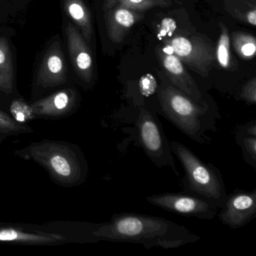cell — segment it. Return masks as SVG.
Instances as JSON below:
<instances>
[{
    "instance_id": "obj_9",
    "label": "cell",
    "mask_w": 256,
    "mask_h": 256,
    "mask_svg": "<svg viewBox=\"0 0 256 256\" xmlns=\"http://www.w3.org/2000/svg\"><path fill=\"white\" fill-rule=\"evenodd\" d=\"M67 48L72 66L84 86L91 88L94 82V64L89 44L70 20H65Z\"/></svg>"
},
{
    "instance_id": "obj_8",
    "label": "cell",
    "mask_w": 256,
    "mask_h": 256,
    "mask_svg": "<svg viewBox=\"0 0 256 256\" xmlns=\"http://www.w3.org/2000/svg\"><path fill=\"white\" fill-rule=\"evenodd\" d=\"M170 52L193 71L206 78L216 61L215 49L199 37L178 36L166 42Z\"/></svg>"
},
{
    "instance_id": "obj_27",
    "label": "cell",
    "mask_w": 256,
    "mask_h": 256,
    "mask_svg": "<svg viewBox=\"0 0 256 256\" xmlns=\"http://www.w3.org/2000/svg\"><path fill=\"white\" fill-rule=\"evenodd\" d=\"M236 128H239L241 131L250 136H254L256 137V120L253 119L251 121L242 124V125H238Z\"/></svg>"
},
{
    "instance_id": "obj_18",
    "label": "cell",
    "mask_w": 256,
    "mask_h": 256,
    "mask_svg": "<svg viewBox=\"0 0 256 256\" xmlns=\"http://www.w3.org/2000/svg\"><path fill=\"white\" fill-rule=\"evenodd\" d=\"M32 132L34 130L28 124H18L7 112L0 108V145L7 138Z\"/></svg>"
},
{
    "instance_id": "obj_13",
    "label": "cell",
    "mask_w": 256,
    "mask_h": 256,
    "mask_svg": "<svg viewBox=\"0 0 256 256\" xmlns=\"http://www.w3.org/2000/svg\"><path fill=\"white\" fill-rule=\"evenodd\" d=\"M60 234L47 232L36 227L0 224V242L22 245H48L65 240Z\"/></svg>"
},
{
    "instance_id": "obj_16",
    "label": "cell",
    "mask_w": 256,
    "mask_h": 256,
    "mask_svg": "<svg viewBox=\"0 0 256 256\" xmlns=\"http://www.w3.org/2000/svg\"><path fill=\"white\" fill-rule=\"evenodd\" d=\"M16 90L14 62L10 43L0 37V92L12 96Z\"/></svg>"
},
{
    "instance_id": "obj_11",
    "label": "cell",
    "mask_w": 256,
    "mask_h": 256,
    "mask_svg": "<svg viewBox=\"0 0 256 256\" xmlns=\"http://www.w3.org/2000/svg\"><path fill=\"white\" fill-rule=\"evenodd\" d=\"M80 94L74 88H66L30 103L36 118L61 119L74 114L80 107Z\"/></svg>"
},
{
    "instance_id": "obj_4",
    "label": "cell",
    "mask_w": 256,
    "mask_h": 256,
    "mask_svg": "<svg viewBox=\"0 0 256 256\" xmlns=\"http://www.w3.org/2000/svg\"><path fill=\"white\" fill-rule=\"evenodd\" d=\"M170 145L185 172L182 179V192L206 199L218 210L222 208L227 193L221 172L211 163L200 160L184 144L170 140Z\"/></svg>"
},
{
    "instance_id": "obj_17",
    "label": "cell",
    "mask_w": 256,
    "mask_h": 256,
    "mask_svg": "<svg viewBox=\"0 0 256 256\" xmlns=\"http://www.w3.org/2000/svg\"><path fill=\"white\" fill-rule=\"evenodd\" d=\"M226 7L235 18L256 25V1L254 0H227Z\"/></svg>"
},
{
    "instance_id": "obj_6",
    "label": "cell",
    "mask_w": 256,
    "mask_h": 256,
    "mask_svg": "<svg viewBox=\"0 0 256 256\" xmlns=\"http://www.w3.org/2000/svg\"><path fill=\"white\" fill-rule=\"evenodd\" d=\"M68 82V67L62 42L56 36L48 44L34 78L32 102L42 98L48 91L66 84Z\"/></svg>"
},
{
    "instance_id": "obj_7",
    "label": "cell",
    "mask_w": 256,
    "mask_h": 256,
    "mask_svg": "<svg viewBox=\"0 0 256 256\" xmlns=\"http://www.w3.org/2000/svg\"><path fill=\"white\" fill-rule=\"evenodd\" d=\"M146 199L154 206L182 216L211 220L218 214V208L214 203L185 192L152 194Z\"/></svg>"
},
{
    "instance_id": "obj_20",
    "label": "cell",
    "mask_w": 256,
    "mask_h": 256,
    "mask_svg": "<svg viewBox=\"0 0 256 256\" xmlns=\"http://www.w3.org/2000/svg\"><path fill=\"white\" fill-rule=\"evenodd\" d=\"M7 113L14 121L24 125L36 119L30 103L22 97H16L10 102Z\"/></svg>"
},
{
    "instance_id": "obj_3",
    "label": "cell",
    "mask_w": 256,
    "mask_h": 256,
    "mask_svg": "<svg viewBox=\"0 0 256 256\" xmlns=\"http://www.w3.org/2000/svg\"><path fill=\"white\" fill-rule=\"evenodd\" d=\"M14 154L44 168L58 185L80 186L88 178V163L84 154L78 146L70 142L43 140L17 150Z\"/></svg>"
},
{
    "instance_id": "obj_5",
    "label": "cell",
    "mask_w": 256,
    "mask_h": 256,
    "mask_svg": "<svg viewBox=\"0 0 256 256\" xmlns=\"http://www.w3.org/2000/svg\"><path fill=\"white\" fill-rule=\"evenodd\" d=\"M134 116L133 122L138 146L143 150L157 168H169L179 176L170 140L166 137L158 118L157 106L144 102L142 106L136 108V115Z\"/></svg>"
},
{
    "instance_id": "obj_15",
    "label": "cell",
    "mask_w": 256,
    "mask_h": 256,
    "mask_svg": "<svg viewBox=\"0 0 256 256\" xmlns=\"http://www.w3.org/2000/svg\"><path fill=\"white\" fill-rule=\"evenodd\" d=\"M62 8L67 18L80 31L90 46L94 37V26L90 12L83 0H62Z\"/></svg>"
},
{
    "instance_id": "obj_19",
    "label": "cell",
    "mask_w": 256,
    "mask_h": 256,
    "mask_svg": "<svg viewBox=\"0 0 256 256\" xmlns=\"http://www.w3.org/2000/svg\"><path fill=\"white\" fill-rule=\"evenodd\" d=\"M235 140L242 152V158L248 166L256 169V137L235 128Z\"/></svg>"
},
{
    "instance_id": "obj_24",
    "label": "cell",
    "mask_w": 256,
    "mask_h": 256,
    "mask_svg": "<svg viewBox=\"0 0 256 256\" xmlns=\"http://www.w3.org/2000/svg\"><path fill=\"white\" fill-rule=\"evenodd\" d=\"M236 101H242L248 106H254L256 104V78L248 80L241 86L239 92L235 95Z\"/></svg>"
},
{
    "instance_id": "obj_1",
    "label": "cell",
    "mask_w": 256,
    "mask_h": 256,
    "mask_svg": "<svg viewBox=\"0 0 256 256\" xmlns=\"http://www.w3.org/2000/svg\"><path fill=\"white\" fill-rule=\"evenodd\" d=\"M88 227L91 241L130 242L146 248H178L200 239L182 224L162 217L136 212L114 214L108 222Z\"/></svg>"
},
{
    "instance_id": "obj_25",
    "label": "cell",
    "mask_w": 256,
    "mask_h": 256,
    "mask_svg": "<svg viewBox=\"0 0 256 256\" xmlns=\"http://www.w3.org/2000/svg\"><path fill=\"white\" fill-rule=\"evenodd\" d=\"M157 91V83L152 74H144L139 82V92L142 97L148 98L156 94Z\"/></svg>"
},
{
    "instance_id": "obj_10",
    "label": "cell",
    "mask_w": 256,
    "mask_h": 256,
    "mask_svg": "<svg viewBox=\"0 0 256 256\" xmlns=\"http://www.w3.org/2000/svg\"><path fill=\"white\" fill-rule=\"evenodd\" d=\"M220 221L232 229L240 228L256 216V190H235L227 194L226 202L220 208Z\"/></svg>"
},
{
    "instance_id": "obj_22",
    "label": "cell",
    "mask_w": 256,
    "mask_h": 256,
    "mask_svg": "<svg viewBox=\"0 0 256 256\" xmlns=\"http://www.w3.org/2000/svg\"><path fill=\"white\" fill-rule=\"evenodd\" d=\"M220 34L218 44L216 49V60L218 65L224 70L230 67V36L227 26L222 23H220Z\"/></svg>"
},
{
    "instance_id": "obj_23",
    "label": "cell",
    "mask_w": 256,
    "mask_h": 256,
    "mask_svg": "<svg viewBox=\"0 0 256 256\" xmlns=\"http://www.w3.org/2000/svg\"><path fill=\"white\" fill-rule=\"evenodd\" d=\"M234 46L240 56L246 59L254 56L256 52V40L252 36L236 34L234 36Z\"/></svg>"
},
{
    "instance_id": "obj_26",
    "label": "cell",
    "mask_w": 256,
    "mask_h": 256,
    "mask_svg": "<svg viewBox=\"0 0 256 256\" xmlns=\"http://www.w3.org/2000/svg\"><path fill=\"white\" fill-rule=\"evenodd\" d=\"M176 29V23L173 18H166L162 20L158 30V40H162L164 37H172Z\"/></svg>"
},
{
    "instance_id": "obj_2",
    "label": "cell",
    "mask_w": 256,
    "mask_h": 256,
    "mask_svg": "<svg viewBox=\"0 0 256 256\" xmlns=\"http://www.w3.org/2000/svg\"><path fill=\"white\" fill-rule=\"evenodd\" d=\"M157 112L172 122L181 132L200 144H208L212 139L208 132H216V124L221 119L212 100L198 103L175 88L163 82L157 90Z\"/></svg>"
},
{
    "instance_id": "obj_14",
    "label": "cell",
    "mask_w": 256,
    "mask_h": 256,
    "mask_svg": "<svg viewBox=\"0 0 256 256\" xmlns=\"http://www.w3.org/2000/svg\"><path fill=\"white\" fill-rule=\"evenodd\" d=\"M106 23L109 38L114 43L122 42L139 16L133 10L122 6L115 5L104 8Z\"/></svg>"
},
{
    "instance_id": "obj_12",
    "label": "cell",
    "mask_w": 256,
    "mask_h": 256,
    "mask_svg": "<svg viewBox=\"0 0 256 256\" xmlns=\"http://www.w3.org/2000/svg\"><path fill=\"white\" fill-rule=\"evenodd\" d=\"M166 76L172 85L198 103L209 101L192 76L186 71L182 61L170 52L168 46L157 52Z\"/></svg>"
},
{
    "instance_id": "obj_21",
    "label": "cell",
    "mask_w": 256,
    "mask_h": 256,
    "mask_svg": "<svg viewBox=\"0 0 256 256\" xmlns=\"http://www.w3.org/2000/svg\"><path fill=\"white\" fill-rule=\"evenodd\" d=\"M119 5L133 11H144L156 7L168 6L166 0H104V8H110L113 6Z\"/></svg>"
}]
</instances>
